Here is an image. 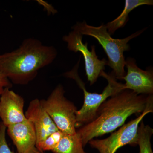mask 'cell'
<instances>
[{
  "mask_svg": "<svg viewBox=\"0 0 153 153\" xmlns=\"http://www.w3.org/2000/svg\"><path fill=\"white\" fill-rule=\"evenodd\" d=\"M146 28L133 33L122 39H115L108 33L105 25L94 27L88 25L85 21L77 22L72 27V30H77L83 36H91L98 41L101 45L108 58L107 65L112 69L117 79L123 80L126 72L125 58L124 53L130 49L128 42L140 36Z\"/></svg>",
  "mask_w": 153,
  "mask_h": 153,
  "instance_id": "3957f363",
  "label": "cell"
},
{
  "mask_svg": "<svg viewBox=\"0 0 153 153\" xmlns=\"http://www.w3.org/2000/svg\"><path fill=\"white\" fill-rule=\"evenodd\" d=\"M7 132L16 148L17 153H44L36 147V131L29 120L9 126Z\"/></svg>",
  "mask_w": 153,
  "mask_h": 153,
  "instance_id": "30bf717a",
  "label": "cell"
},
{
  "mask_svg": "<svg viewBox=\"0 0 153 153\" xmlns=\"http://www.w3.org/2000/svg\"></svg>",
  "mask_w": 153,
  "mask_h": 153,
  "instance_id": "d6986e66",
  "label": "cell"
},
{
  "mask_svg": "<svg viewBox=\"0 0 153 153\" xmlns=\"http://www.w3.org/2000/svg\"><path fill=\"white\" fill-rule=\"evenodd\" d=\"M25 100L21 96L7 88L0 96V118L3 124L9 126L27 120L24 112Z\"/></svg>",
  "mask_w": 153,
  "mask_h": 153,
  "instance_id": "9c48e42d",
  "label": "cell"
},
{
  "mask_svg": "<svg viewBox=\"0 0 153 153\" xmlns=\"http://www.w3.org/2000/svg\"><path fill=\"white\" fill-rule=\"evenodd\" d=\"M153 5V0H126L124 8L120 15L105 25L108 33L113 34L120 28L124 27L128 21L129 14L134 9L141 6Z\"/></svg>",
  "mask_w": 153,
  "mask_h": 153,
  "instance_id": "7c38bea8",
  "label": "cell"
},
{
  "mask_svg": "<svg viewBox=\"0 0 153 153\" xmlns=\"http://www.w3.org/2000/svg\"><path fill=\"white\" fill-rule=\"evenodd\" d=\"M55 47L43 44L36 38L25 39L18 49L0 55V73L12 83L29 84L41 68L50 65L57 57Z\"/></svg>",
  "mask_w": 153,
  "mask_h": 153,
  "instance_id": "7a4b0ae2",
  "label": "cell"
},
{
  "mask_svg": "<svg viewBox=\"0 0 153 153\" xmlns=\"http://www.w3.org/2000/svg\"><path fill=\"white\" fill-rule=\"evenodd\" d=\"M80 59L77 64L71 71L64 74L66 77L74 79L84 94V103L79 109L76 112V128L82 126L90 123L96 116L99 108L107 99L116 95L125 90L124 84L118 82L114 73L111 71L107 74L104 71H102L100 76L105 78L108 82V85L105 88L102 93H91L86 90L85 83L79 77L78 73Z\"/></svg>",
  "mask_w": 153,
  "mask_h": 153,
  "instance_id": "277c9868",
  "label": "cell"
},
{
  "mask_svg": "<svg viewBox=\"0 0 153 153\" xmlns=\"http://www.w3.org/2000/svg\"><path fill=\"white\" fill-rule=\"evenodd\" d=\"M127 72L124 76L125 90L128 89L137 94L150 95L153 93V70L148 67L146 70L140 68L135 59L128 57L125 60Z\"/></svg>",
  "mask_w": 153,
  "mask_h": 153,
  "instance_id": "ba28073f",
  "label": "cell"
},
{
  "mask_svg": "<svg viewBox=\"0 0 153 153\" xmlns=\"http://www.w3.org/2000/svg\"><path fill=\"white\" fill-rule=\"evenodd\" d=\"M25 115L34 125L37 138L36 145L53 133L59 130L44 109L41 100L38 99H35L30 102Z\"/></svg>",
  "mask_w": 153,
  "mask_h": 153,
  "instance_id": "8fae6325",
  "label": "cell"
},
{
  "mask_svg": "<svg viewBox=\"0 0 153 153\" xmlns=\"http://www.w3.org/2000/svg\"><path fill=\"white\" fill-rule=\"evenodd\" d=\"M1 122H0V124H1Z\"/></svg>",
  "mask_w": 153,
  "mask_h": 153,
  "instance_id": "ac0fdd59",
  "label": "cell"
},
{
  "mask_svg": "<svg viewBox=\"0 0 153 153\" xmlns=\"http://www.w3.org/2000/svg\"><path fill=\"white\" fill-rule=\"evenodd\" d=\"M83 36L77 30H72L68 35L63 36V40L67 43L68 50L75 53L80 52L83 55L88 80L92 85L96 82L102 71H104L108 61L105 58L99 59L95 46H91V51L88 49L87 42L84 44L82 42Z\"/></svg>",
  "mask_w": 153,
  "mask_h": 153,
  "instance_id": "52a82bcc",
  "label": "cell"
},
{
  "mask_svg": "<svg viewBox=\"0 0 153 153\" xmlns=\"http://www.w3.org/2000/svg\"><path fill=\"white\" fill-rule=\"evenodd\" d=\"M152 97L153 94H137L126 89L107 100L99 108L95 118L76 131L83 147L94 138L123 126L134 114L142 113Z\"/></svg>",
  "mask_w": 153,
  "mask_h": 153,
  "instance_id": "6da1fadb",
  "label": "cell"
},
{
  "mask_svg": "<svg viewBox=\"0 0 153 153\" xmlns=\"http://www.w3.org/2000/svg\"><path fill=\"white\" fill-rule=\"evenodd\" d=\"M64 134L60 130L55 131L44 140L37 144L36 147L42 153L46 151H53L57 146Z\"/></svg>",
  "mask_w": 153,
  "mask_h": 153,
  "instance_id": "9a60e30c",
  "label": "cell"
},
{
  "mask_svg": "<svg viewBox=\"0 0 153 153\" xmlns=\"http://www.w3.org/2000/svg\"><path fill=\"white\" fill-rule=\"evenodd\" d=\"M7 127L1 122L0 124V153H15L9 147L6 138Z\"/></svg>",
  "mask_w": 153,
  "mask_h": 153,
  "instance_id": "2e32d148",
  "label": "cell"
},
{
  "mask_svg": "<svg viewBox=\"0 0 153 153\" xmlns=\"http://www.w3.org/2000/svg\"><path fill=\"white\" fill-rule=\"evenodd\" d=\"M153 111V97L143 112L137 118L122 126L117 131L104 139L91 140L88 143L100 153H115L119 148L129 145L136 146L138 128L143 118Z\"/></svg>",
  "mask_w": 153,
  "mask_h": 153,
  "instance_id": "8992f818",
  "label": "cell"
},
{
  "mask_svg": "<svg viewBox=\"0 0 153 153\" xmlns=\"http://www.w3.org/2000/svg\"><path fill=\"white\" fill-rule=\"evenodd\" d=\"M12 83L9 79L4 74L0 73V96L7 88H10Z\"/></svg>",
  "mask_w": 153,
  "mask_h": 153,
  "instance_id": "e0dca14e",
  "label": "cell"
},
{
  "mask_svg": "<svg viewBox=\"0 0 153 153\" xmlns=\"http://www.w3.org/2000/svg\"><path fill=\"white\" fill-rule=\"evenodd\" d=\"M65 92L63 85L59 84L47 99L41 101L44 109L59 130L67 134H74L76 133L77 108L65 97Z\"/></svg>",
  "mask_w": 153,
  "mask_h": 153,
  "instance_id": "5b68a950",
  "label": "cell"
},
{
  "mask_svg": "<svg viewBox=\"0 0 153 153\" xmlns=\"http://www.w3.org/2000/svg\"><path fill=\"white\" fill-rule=\"evenodd\" d=\"M138 128L136 145L140 148L139 153H153L151 140L153 129L149 126L145 125L143 120Z\"/></svg>",
  "mask_w": 153,
  "mask_h": 153,
  "instance_id": "5bb4252c",
  "label": "cell"
},
{
  "mask_svg": "<svg viewBox=\"0 0 153 153\" xmlns=\"http://www.w3.org/2000/svg\"><path fill=\"white\" fill-rule=\"evenodd\" d=\"M54 153H87L83 149L82 140L77 133L64 134L57 145L52 151Z\"/></svg>",
  "mask_w": 153,
  "mask_h": 153,
  "instance_id": "4fadbf2b",
  "label": "cell"
}]
</instances>
